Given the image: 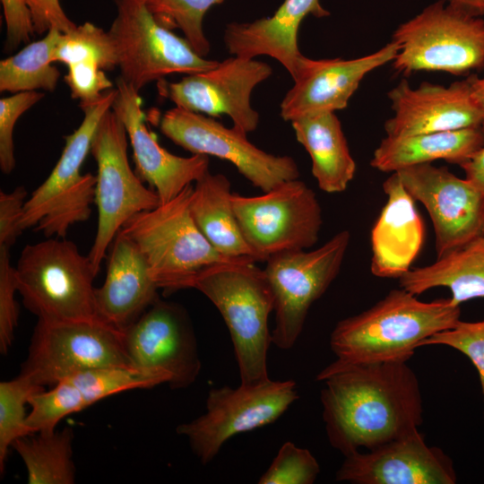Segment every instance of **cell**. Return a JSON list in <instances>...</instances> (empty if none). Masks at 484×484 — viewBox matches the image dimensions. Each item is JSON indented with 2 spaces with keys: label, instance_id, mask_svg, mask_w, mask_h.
Wrapping results in <instances>:
<instances>
[{
  "label": "cell",
  "instance_id": "6da1fadb",
  "mask_svg": "<svg viewBox=\"0 0 484 484\" xmlns=\"http://www.w3.org/2000/svg\"><path fill=\"white\" fill-rule=\"evenodd\" d=\"M320 381L327 438L344 456L416 433L423 423L419 383L408 362L350 366Z\"/></svg>",
  "mask_w": 484,
  "mask_h": 484
},
{
  "label": "cell",
  "instance_id": "7a4b0ae2",
  "mask_svg": "<svg viewBox=\"0 0 484 484\" xmlns=\"http://www.w3.org/2000/svg\"><path fill=\"white\" fill-rule=\"evenodd\" d=\"M460 317L461 306L451 298L422 301L401 287L392 290L371 307L336 324L330 336L336 359L316 380L350 366L408 362L424 340L454 327Z\"/></svg>",
  "mask_w": 484,
  "mask_h": 484
},
{
  "label": "cell",
  "instance_id": "3957f363",
  "mask_svg": "<svg viewBox=\"0 0 484 484\" xmlns=\"http://www.w3.org/2000/svg\"><path fill=\"white\" fill-rule=\"evenodd\" d=\"M255 263L246 258L212 265L201 271L190 286L207 297L222 315L242 385L269 379L268 318L274 310V297L264 271Z\"/></svg>",
  "mask_w": 484,
  "mask_h": 484
},
{
  "label": "cell",
  "instance_id": "277c9868",
  "mask_svg": "<svg viewBox=\"0 0 484 484\" xmlns=\"http://www.w3.org/2000/svg\"><path fill=\"white\" fill-rule=\"evenodd\" d=\"M193 188L190 185L170 201L136 213L121 229L139 247L159 290L168 294L189 289L205 268L251 258L227 257L211 245L191 215Z\"/></svg>",
  "mask_w": 484,
  "mask_h": 484
},
{
  "label": "cell",
  "instance_id": "5b68a950",
  "mask_svg": "<svg viewBox=\"0 0 484 484\" xmlns=\"http://www.w3.org/2000/svg\"><path fill=\"white\" fill-rule=\"evenodd\" d=\"M25 307L48 322L100 319L93 281L98 272L88 255L65 238L26 245L15 265Z\"/></svg>",
  "mask_w": 484,
  "mask_h": 484
},
{
  "label": "cell",
  "instance_id": "8992f818",
  "mask_svg": "<svg viewBox=\"0 0 484 484\" xmlns=\"http://www.w3.org/2000/svg\"><path fill=\"white\" fill-rule=\"evenodd\" d=\"M116 94L117 89H111L97 100L80 105L84 114L81 125L65 136V145L56 166L24 203L20 223L22 231L34 228L47 238H65L73 225L90 218L96 176L82 174L81 168Z\"/></svg>",
  "mask_w": 484,
  "mask_h": 484
},
{
  "label": "cell",
  "instance_id": "52a82bcc",
  "mask_svg": "<svg viewBox=\"0 0 484 484\" xmlns=\"http://www.w3.org/2000/svg\"><path fill=\"white\" fill-rule=\"evenodd\" d=\"M391 41L398 48L392 63L399 73L461 76L484 68V18L439 0L401 23Z\"/></svg>",
  "mask_w": 484,
  "mask_h": 484
},
{
  "label": "cell",
  "instance_id": "ba28073f",
  "mask_svg": "<svg viewBox=\"0 0 484 484\" xmlns=\"http://www.w3.org/2000/svg\"><path fill=\"white\" fill-rule=\"evenodd\" d=\"M108 30L116 48L120 78L136 91L172 73L191 74L219 64L198 55L186 39L160 24L142 0H114Z\"/></svg>",
  "mask_w": 484,
  "mask_h": 484
},
{
  "label": "cell",
  "instance_id": "9c48e42d",
  "mask_svg": "<svg viewBox=\"0 0 484 484\" xmlns=\"http://www.w3.org/2000/svg\"><path fill=\"white\" fill-rule=\"evenodd\" d=\"M127 133L109 109L101 118L91 153L97 164L94 203L98 210L95 238L88 255L99 273L109 246L125 223L138 212L160 202L157 193L143 185L127 156Z\"/></svg>",
  "mask_w": 484,
  "mask_h": 484
},
{
  "label": "cell",
  "instance_id": "30bf717a",
  "mask_svg": "<svg viewBox=\"0 0 484 484\" xmlns=\"http://www.w3.org/2000/svg\"><path fill=\"white\" fill-rule=\"evenodd\" d=\"M242 235L257 262L288 251L307 250L318 240L322 208L306 183L287 180L261 195L232 194Z\"/></svg>",
  "mask_w": 484,
  "mask_h": 484
},
{
  "label": "cell",
  "instance_id": "8fae6325",
  "mask_svg": "<svg viewBox=\"0 0 484 484\" xmlns=\"http://www.w3.org/2000/svg\"><path fill=\"white\" fill-rule=\"evenodd\" d=\"M350 233L341 230L314 250L274 255L264 269L274 297L272 343L289 350L298 339L311 306L336 279L348 250Z\"/></svg>",
  "mask_w": 484,
  "mask_h": 484
},
{
  "label": "cell",
  "instance_id": "7c38bea8",
  "mask_svg": "<svg viewBox=\"0 0 484 484\" xmlns=\"http://www.w3.org/2000/svg\"><path fill=\"white\" fill-rule=\"evenodd\" d=\"M298 398L293 380L270 378L233 388H212L206 399V411L179 425L176 431L186 436L203 464L214 459L232 436L277 420Z\"/></svg>",
  "mask_w": 484,
  "mask_h": 484
},
{
  "label": "cell",
  "instance_id": "4fadbf2b",
  "mask_svg": "<svg viewBox=\"0 0 484 484\" xmlns=\"http://www.w3.org/2000/svg\"><path fill=\"white\" fill-rule=\"evenodd\" d=\"M114 365H130L122 331L101 319H38L20 374L45 387L88 369Z\"/></svg>",
  "mask_w": 484,
  "mask_h": 484
},
{
  "label": "cell",
  "instance_id": "5bb4252c",
  "mask_svg": "<svg viewBox=\"0 0 484 484\" xmlns=\"http://www.w3.org/2000/svg\"><path fill=\"white\" fill-rule=\"evenodd\" d=\"M160 129L174 143L193 154L229 161L263 192L299 177L293 158L265 152L248 141L244 130L236 125L226 127L212 117L176 107L162 115Z\"/></svg>",
  "mask_w": 484,
  "mask_h": 484
},
{
  "label": "cell",
  "instance_id": "9a60e30c",
  "mask_svg": "<svg viewBox=\"0 0 484 484\" xmlns=\"http://www.w3.org/2000/svg\"><path fill=\"white\" fill-rule=\"evenodd\" d=\"M416 202L424 205L435 232L436 258L484 234V192L446 167L415 165L396 172Z\"/></svg>",
  "mask_w": 484,
  "mask_h": 484
},
{
  "label": "cell",
  "instance_id": "2e32d148",
  "mask_svg": "<svg viewBox=\"0 0 484 484\" xmlns=\"http://www.w3.org/2000/svg\"><path fill=\"white\" fill-rule=\"evenodd\" d=\"M272 73V67L264 62L232 56L178 82L160 80L158 89L176 107L212 117L228 115L233 125L247 134L259 123V114L251 105L252 91Z\"/></svg>",
  "mask_w": 484,
  "mask_h": 484
},
{
  "label": "cell",
  "instance_id": "e0dca14e",
  "mask_svg": "<svg viewBox=\"0 0 484 484\" xmlns=\"http://www.w3.org/2000/svg\"><path fill=\"white\" fill-rule=\"evenodd\" d=\"M122 332L130 365L167 371L172 389L196 380L202 367L196 338L181 306L158 298Z\"/></svg>",
  "mask_w": 484,
  "mask_h": 484
},
{
  "label": "cell",
  "instance_id": "ac0fdd59",
  "mask_svg": "<svg viewBox=\"0 0 484 484\" xmlns=\"http://www.w3.org/2000/svg\"><path fill=\"white\" fill-rule=\"evenodd\" d=\"M397 46L390 41L378 50L352 59H311L302 56L294 84L281 103L285 121L345 108L362 80L372 71L393 62Z\"/></svg>",
  "mask_w": 484,
  "mask_h": 484
},
{
  "label": "cell",
  "instance_id": "d6986e66",
  "mask_svg": "<svg viewBox=\"0 0 484 484\" xmlns=\"http://www.w3.org/2000/svg\"><path fill=\"white\" fill-rule=\"evenodd\" d=\"M344 457L336 471L337 481L355 484H454L457 481L452 459L439 447L428 445L419 431Z\"/></svg>",
  "mask_w": 484,
  "mask_h": 484
},
{
  "label": "cell",
  "instance_id": "ffe728a7",
  "mask_svg": "<svg viewBox=\"0 0 484 484\" xmlns=\"http://www.w3.org/2000/svg\"><path fill=\"white\" fill-rule=\"evenodd\" d=\"M387 97L393 110L384 125L387 136L481 126L482 113L473 98L470 77L448 86L424 82L416 88L402 80Z\"/></svg>",
  "mask_w": 484,
  "mask_h": 484
},
{
  "label": "cell",
  "instance_id": "44dd1931",
  "mask_svg": "<svg viewBox=\"0 0 484 484\" xmlns=\"http://www.w3.org/2000/svg\"><path fill=\"white\" fill-rule=\"evenodd\" d=\"M116 89L111 109L126 130L135 172L157 193L160 203H167L209 171V156L181 157L168 151L144 123L139 92L120 77Z\"/></svg>",
  "mask_w": 484,
  "mask_h": 484
},
{
  "label": "cell",
  "instance_id": "7402d4cb",
  "mask_svg": "<svg viewBox=\"0 0 484 484\" xmlns=\"http://www.w3.org/2000/svg\"><path fill=\"white\" fill-rule=\"evenodd\" d=\"M386 202L370 235L371 273L399 279L411 268L424 243L425 227L415 200L396 172L383 183Z\"/></svg>",
  "mask_w": 484,
  "mask_h": 484
},
{
  "label": "cell",
  "instance_id": "603a6c76",
  "mask_svg": "<svg viewBox=\"0 0 484 484\" xmlns=\"http://www.w3.org/2000/svg\"><path fill=\"white\" fill-rule=\"evenodd\" d=\"M108 254L104 282L95 288L97 313L101 320L124 331L160 298L159 288L139 247L122 229Z\"/></svg>",
  "mask_w": 484,
  "mask_h": 484
},
{
  "label": "cell",
  "instance_id": "cb8c5ba5",
  "mask_svg": "<svg viewBox=\"0 0 484 484\" xmlns=\"http://www.w3.org/2000/svg\"><path fill=\"white\" fill-rule=\"evenodd\" d=\"M308 14L330 15L320 0H284L271 17L250 22H231L223 41L229 54L246 58L268 56L277 60L294 78L303 56L298 45L299 26Z\"/></svg>",
  "mask_w": 484,
  "mask_h": 484
},
{
  "label": "cell",
  "instance_id": "d4e9b609",
  "mask_svg": "<svg viewBox=\"0 0 484 484\" xmlns=\"http://www.w3.org/2000/svg\"><path fill=\"white\" fill-rule=\"evenodd\" d=\"M484 145L480 127L424 133L404 136H387L373 152L370 165L381 172L442 160L461 165Z\"/></svg>",
  "mask_w": 484,
  "mask_h": 484
},
{
  "label": "cell",
  "instance_id": "484cf974",
  "mask_svg": "<svg viewBox=\"0 0 484 484\" xmlns=\"http://www.w3.org/2000/svg\"><path fill=\"white\" fill-rule=\"evenodd\" d=\"M291 125L311 158L318 187L330 194L344 192L355 176L356 162L335 112L305 116Z\"/></svg>",
  "mask_w": 484,
  "mask_h": 484
},
{
  "label": "cell",
  "instance_id": "4316f807",
  "mask_svg": "<svg viewBox=\"0 0 484 484\" xmlns=\"http://www.w3.org/2000/svg\"><path fill=\"white\" fill-rule=\"evenodd\" d=\"M232 194L226 176L208 171L194 183L190 201L191 215L219 253L230 258L251 257L257 262L238 223Z\"/></svg>",
  "mask_w": 484,
  "mask_h": 484
},
{
  "label": "cell",
  "instance_id": "83f0119b",
  "mask_svg": "<svg viewBox=\"0 0 484 484\" xmlns=\"http://www.w3.org/2000/svg\"><path fill=\"white\" fill-rule=\"evenodd\" d=\"M399 284L417 296L433 288H447L459 306L484 298V247L472 242L428 265L411 268L399 278Z\"/></svg>",
  "mask_w": 484,
  "mask_h": 484
},
{
  "label": "cell",
  "instance_id": "f1b7e54d",
  "mask_svg": "<svg viewBox=\"0 0 484 484\" xmlns=\"http://www.w3.org/2000/svg\"><path fill=\"white\" fill-rule=\"evenodd\" d=\"M72 429L39 432L23 436L12 447L22 460L29 484H73L75 466L73 461Z\"/></svg>",
  "mask_w": 484,
  "mask_h": 484
},
{
  "label": "cell",
  "instance_id": "f546056e",
  "mask_svg": "<svg viewBox=\"0 0 484 484\" xmlns=\"http://www.w3.org/2000/svg\"><path fill=\"white\" fill-rule=\"evenodd\" d=\"M61 35L58 29L51 28L43 39L1 60L0 91H55L60 72L52 65V54Z\"/></svg>",
  "mask_w": 484,
  "mask_h": 484
},
{
  "label": "cell",
  "instance_id": "4dcf8cb0",
  "mask_svg": "<svg viewBox=\"0 0 484 484\" xmlns=\"http://www.w3.org/2000/svg\"><path fill=\"white\" fill-rule=\"evenodd\" d=\"M68 379L79 388L89 407L124 391L169 384L170 376L157 367L114 365L88 369Z\"/></svg>",
  "mask_w": 484,
  "mask_h": 484
},
{
  "label": "cell",
  "instance_id": "1f68e13d",
  "mask_svg": "<svg viewBox=\"0 0 484 484\" xmlns=\"http://www.w3.org/2000/svg\"><path fill=\"white\" fill-rule=\"evenodd\" d=\"M52 61L66 65L95 63L105 71L117 67L116 48L108 32L89 22L62 32L53 51Z\"/></svg>",
  "mask_w": 484,
  "mask_h": 484
},
{
  "label": "cell",
  "instance_id": "d6a6232c",
  "mask_svg": "<svg viewBox=\"0 0 484 484\" xmlns=\"http://www.w3.org/2000/svg\"><path fill=\"white\" fill-rule=\"evenodd\" d=\"M162 26L180 30L185 39L201 56L210 52V42L203 28L208 10L223 0H142Z\"/></svg>",
  "mask_w": 484,
  "mask_h": 484
},
{
  "label": "cell",
  "instance_id": "836d02e7",
  "mask_svg": "<svg viewBox=\"0 0 484 484\" xmlns=\"http://www.w3.org/2000/svg\"><path fill=\"white\" fill-rule=\"evenodd\" d=\"M45 389L30 377H17L0 383V471H4L8 450L18 438L29 435L27 427L30 397Z\"/></svg>",
  "mask_w": 484,
  "mask_h": 484
},
{
  "label": "cell",
  "instance_id": "e575fe53",
  "mask_svg": "<svg viewBox=\"0 0 484 484\" xmlns=\"http://www.w3.org/2000/svg\"><path fill=\"white\" fill-rule=\"evenodd\" d=\"M41 390L29 399L30 408L27 417L30 433L51 432L65 417L88 407L79 388L65 379Z\"/></svg>",
  "mask_w": 484,
  "mask_h": 484
},
{
  "label": "cell",
  "instance_id": "d590c367",
  "mask_svg": "<svg viewBox=\"0 0 484 484\" xmlns=\"http://www.w3.org/2000/svg\"><path fill=\"white\" fill-rule=\"evenodd\" d=\"M319 473L320 465L309 450L286 442L259 478L258 483L313 484Z\"/></svg>",
  "mask_w": 484,
  "mask_h": 484
},
{
  "label": "cell",
  "instance_id": "8d00e7d4",
  "mask_svg": "<svg viewBox=\"0 0 484 484\" xmlns=\"http://www.w3.org/2000/svg\"><path fill=\"white\" fill-rule=\"evenodd\" d=\"M427 345L448 346L471 360L478 372L484 403V320L476 322L460 320L454 327L424 340L420 347Z\"/></svg>",
  "mask_w": 484,
  "mask_h": 484
},
{
  "label": "cell",
  "instance_id": "74e56055",
  "mask_svg": "<svg viewBox=\"0 0 484 484\" xmlns=\"http://www.w3.org/2000/svg\"><path fill=\"white\" fill-rule=\"evenodd\" d=\"M45 94L39 91H22L0 99V168L10 174L15 167L13 133L16 121Z\"/></svg>",
  "mask_w": 484,
  "mask_h": 484
},
{
  "label": "cell",
  "instance_id": "f35d334b",
  "mask_svg": "<svg viewBox=\"0 0 484 484\" xmlns=\"http://www.w3.org/2000/svg\"><path fill=\"white\" fill-rule=\"evenodd\" d=\"M18 291L15 266L12 265L10 247L0 246V351L8 352L18 324L19 307L15 300Z\"/></svg>",
  "mask_w": 484,
  "mask_h": 484
},
{
  "label": "cell",
  "instance_id": "ab89813d",
  "mask_svg": "<svg viewBox=\"0 0 484 484\" xmlns=\"http://www.w3.org/2000/svg\"><path fill=\"white\" fill-rule=\"evenodd\" d=\"M68 72L64 80L70 89L73 99L80 105L97 100L105 91L112 89L113 83L105 70L91 63H74L67 65Z\"/></svg>",
  "mask_w": 484,
  "mask_h": 484
},
{
  "label": "cell",
  "instance_id": "60d3db41",
  "mask_svg": "<svg viewBox=\"0 0 484 484\" xmlns=\"http://www.w3.org/2000/svg\"><path fill=\"white\" fill-rule=\"evenodd\" d=\"M6 28L5 48L14 50L28 43L35 34L30 9L25 0H1Z\"/></svg>",
  "mask_w": 484,
  "mask_h": 484
},
{
  "label": "cell",
  "instance_id": "b9f144b4",
  "mask_svg": "<svg viewBox=\"0 0 484 484\" xmlns=\"http://www.w3.org/2000/svg\"><path fill=\"white\" fill-rule=\"evenodd\" d=\"M27 192L17 186L12 192H0V246L11 247L21 236L22 216Z\"/></svg>",
  "mask_w": 484,
  "mask_h": 484
},
{
  "label": "cell",
  "instance_id": "7bdbcfd3",
  "mask_svg": "<svg viewBox=\"0 0 484 484\" xmlns=\"http://www.w3.org/2000/svg\"><path fill=\"white\" fill-rule=\"evenodd\" d=\"M30 9L35 33H47L51 28L70 31L76 24L70 20L59 0H25Z\"/></svg>",
  "mask_w": 484,
  "mask_h": 484
},
{
  "label": "cell",
  "instance_id": "ee69618b",
  "mask_svg": "<svg viewBox=\"0 0 484 484\" xmlns=\"http://www.w3.org/2000/svg\"><path fill=\"white\" fill-rule=\"evenodd\" d=\"M459 166L464 172V177L484 192V145Z\"/></svg>",
  "mask_w": 484,
  "mask_h": 484
},
{
  "label": "cell",
  "instance_id": "f6af8a7d",
  "mask_svg": "<svg viewBox=\"0 0 484 484\" xmlns=\"http://www.w3.org/2000/svg\"><path fill=\"white\" fill-rule=\"evenodd\" d=\"M471 15L484 18V0H439Z\"/></svg>",
  "mask_w": 484,
  "mask_h": 484
},
{
  "label": "cell",
  "instance_id": "bcb514c9",
  "mask_svg": "<svg viewBox=\"0 0 484 484\" xmlns=\"http://www.w3.org/2000/svg\"><path fill=\"white\" fill-rule=\"evenodd\" d=\"M472 95L482 113L481 130L484 134V76L470 75Z\"/></svg>",
  "mask_w": 484,
  "mask_h": 484
},
{
  "label": "cell",
  "instance_id": "7dc6e473",
  "mask_svg": "<svg viewBox=\"0 0 484 484\" xmlns=\"http://www.w3.org/2000/svg\"><path fill=\"white\" fill-rule=\"evenodd\" d=\"M474 242H476L477 244H479L480 246L484 247V234H483V236L481 238H480L478 240H476Z\"/></svg>",
  "mask_w": 484,
  "mask_h": 484
}]
</instances>
